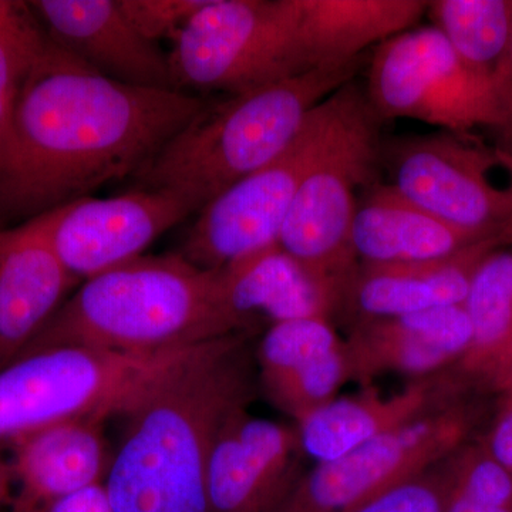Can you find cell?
Segmentation results:
<instances>
[{"label": "cell", "instance_id": "22", "mask_svg": "<svg viewBox=\"0 0 512 512\" xmlns=\"http://www.w3.org/2000/svg\"><path fill=\"white\" fill-rule=\"evenodd\" d=\"M225 302L252 328L274 323L329 319L342 311L343 288L293 258L279 244L218 269Z\"/></svg>", "mask_w": 512, "mask_h": 512}, {"label": "cell", "instance_id": "11", "mask_svg": "<svg viewBox=\"0 0 512 512\" xmlns=\"http://www.w3.org/2000/svg\"><path fill=\"white\" fill-rule=\"evenodd\" d=\"M335 93L313 109L288 150L198 212L178 254L202 269H222L278 244L299 185L329 136Z\"/></svg>", "mask_w": 512, "mask_h": 512}, {"label": "cell", "instance_id": "28", "mask_svg": "<svg viewBox=\"0 0 512 512\" xmlns=\"http://www.w3.org/2000/svg\"><path fill=\"white\" fill-rule=\"evenodd\" d=\"M46 42L42 29L30 33L0 30V140L9 126L23 80Z\"/></svg>", "mask_w": 512, "mask_h": 512}, {"label": "cell", "instance_id": "13", "mask_svg": "<svg viewBox=\"0 0 512 512\" xmlns=\"http://www.w3.org/2000/svg\"><path fill=\"white\" fill-rule=\"evenodd\" d=\"M303 457L296 427L235 414L212 451L211 512H275L302 476Z\"/></svg>", "mask_w": 512, "mask_h": 512}, {"label": "cell", "instance_id": "1", "mask_svg": "<svg viewBox=\"0 0 512 512\" xmlns=\"http://www.w3.org/2000/svg\"><path fill=\"white\" fill-rule=\"evenodd\" d=\"M207 101L116 82L47 39L0 140V214L30 220L134 177Z\"/></svg>", "mask_w": 512, "mask_h": 512}, {"label": "cell", "instance_id": "18", "mask_svg": "<svg viewBox=\"0 0 512 512\" xmlns=\"http://www.w3.org/2000/svg\"><path fill=\"white\" fill-rule=\"evenodd\" d=\"M255 362L259 389L296 423L350 382L345 339L329 319L274 323L259 342Z\"/></svg>", "mask_w": 512, "mask_h": 512}, {"label": "cell", "instance_id": "3", "mask_svg": "<svg viewBox=\"0 0 512 512\" xmlns=\"http://www.w3.org/2000/svg\"><path fill=\"white\" fill-rule=\"evenodd\" d=\"M252 329L228 308L218 269L144 255L80 282L20 356L60 346L153 355Z\"/></svg>", "mask_w": 512, "mask_h": 512}, {"label": "cell", "instance_id": "2", "mask_svg": "<svg viewBox=\"0 0 512 512\" xmlns=\"http://www.w3.org/2000/svg\"><path fill=\"white\" fill-rule=\"evenodd\" d=\"M251 332L195 346L119 417L107 493L116 512H211L208 468L222 429L258 392Z\"/></svg>", "mask_w": 512, "mask_h": 512}, {"label": "cell", "instance_id": "14", "mask_svg": "<svg viewBox=\"0 0 512 512\" xmlns=\"http://www.w3.org/2000/svg\"><path fill=\"white\" fill-rule=\"evenodd\" d=\"M50 42L128 86L177 90L168 53L124 15L119 0H35L28 3Z\"/></svg>", "mask_w": 512, "mask_h": 512}, {"label": "cell", "instance_id": "24", "mask_svg": "<svg viewBox=\"0 0 512 512\" xmlns=\"http://www.w3.org/2000/svg\"><path fill=\"white\" fill-rule=\"evenodd\" d=\"M463 306L470 320L471 342L454 367L485 392L488 376L512 348V251L498 248L485 256Z\"/></svg>", "mask_w": 512, "mask_h": 512}, {"label": "cell", "instance_id": "27", "mask_svg": "<svg viewBox=\"0 0 512 512\" xmlns=\"http://www.w3.org/2000/svg\"><path fill=\"white\" fill-rule=\"evenodd\" d=\"M450 457L355 512H446Z\"/></svg>", "mask_w": 512, "mask_h": 512}, {"label": "cell", "instance_id": "21", "mask_svg": "<svg viewBox=\"0 0 512 512\" xmlns=\"http://www.w3.org/2000/svg\"><path fill=\"white\" fill-rule=\"evenodd\" d=\"M109 414L57 421L13 440L16 500L26 508L104 483L113 451L106 436Z\"/></svg>", "mask_w": 512, "mask_h": 512}, {"label": "cell", "instance_id": "10", "mask_svg": "<svg viewBox=\"0 0 512 512\" xmlns=\"http://www.w3.org/2000/svg\"><path fill=\"white\" fill-rule=\"evenodd\" d=\"M365 92L380 123L410 119L450 133L504 124L493 80L464 64L431 25L377 46Z\"/></svg>", "mask_w": 512, "mask_h": 512}, {"label": "cell", "instance_id": "37", "mask_svg": "<svg viewBox=\"0 0 512 512\" xmlns=\"http://www.w3.org/2000/svg\"><path fill=\"white\" fill-rule=\"evenodd\" d=\"M510 134H511V136H512V128H511Z\"/></svg>", "mask_w": 512, "mask_h": 512}, {"label": "cell", "instance_id": "20", "mask_svg": "<svg viewBox=\"0 0 512 512\" xmlns=\"http://www.w3.org/2000/svg\"><path fill=\"white\" fill-rule=\"evenodd\" d=\"M501 241H483L437 261L357 265L343 293L342 311L357 320L392 318L463 305L483 259Z\"/></svg>", "mask_w": 512, "mask_h": 512}, {"label": "cell", "instance_id": "29", "mask_svg": "<svg viewBox=\"0 0 512 512\" xmlns=\"http://www.w3.org/2000/svg\"><path fill=\"white\" fill-rule=\"evenodd\" d=\"M205 3L207 0H119L131 25L154 43L173 40Z\"/></svg>", "mask_w": 512, "mask_h": 512}, {"label": "cell", "instance_id": "25", "mask_svg": "<svg viewBox=\"0 0 512 512\" xmlns=\"http://www.w3.org/2000/svg\"><path fill=\"white\" fill-rule=\"evenodd\" d=\"M426 15L464 64L493 80L512 35V0H433Z\"/></svg>", "mask_w": 512, "mask_h": 512}, {"label": "cell", "instance_id": "23", "mask_svg": "<svg viewBox=\"0 0 512 512\" xmlns=\"http://www.w3.org/2000/svg\"><path fill=\"white\" fill-rule=\"evenodd\" d=\"M478 242L483 241L420 210L389 184L370 185L352 225V248L359 264L437 261Z\"/></svg>", "mask_w": 512, "mask_h": 512}, {"label": "cell", "instance_id": "31", "mask_svg": "<svg viewBox=\"0 0 512 512\" xmlns=\"http://www.w3.org/2000/svg\"><path fill=\"white\" fill-rule=\"evenodd\" d=\"M23 508L25 512H116L104 483L83 488L32 508L23 505Z\"/></svg>", "mask_w": 512, "mask_h": 512}, {"label": "cell", "instance_id": "34", "mask_svg": "<svg viewBox=\"0 0 512 512\" xmlns=\"http://www.w3.org/2000/svg\"><path fill=\"white\" fill-rule=\"evenodd\" d=\"M512 390V348L505 353L503 359L494 367L485 382V392L501 397Z\"/></svg>", "mask_w": 512, "mask_h": 512}, {"label": "cell", "instance_id": "26", "mask_svg": "<svg viewBox=\"0 0 512 512\" xmlns=\"http://www.w3.org/2000/svg\"><path fill=\"white\" fill-rule=\"evenodd\" d=\"M512 507V474L474 437L450 457L446 512H495Z\"/></svg>", "mask_w": 512, "mask_h": 512}, {"label": "cell", "instance_id": "30", "mask_svg": "<svg viewBox=\"0 0 512 512\" xmlns=\"http://www.w3.org/2000/svg\"><path fill=\"white\" fill-rule=\"evenodd\" d=\"M480 439L491 456L512 474V390L498 397L497 412Z\"/></svg>", "mask_w": 512, "mask_h": 512}, {"label": "cell", "instance_id": "6", "mask_svg": "<svg viewBox=\"0 0 512 512\" xmlns=\"http://www.w3.org/2000/svg\"><path fill=\"white\" fill-rule=\"evenodd\" d=\"M192 348L128 355L60 346L26 353L0 370V441L12 443L74 417H119L148 384Z\"/></svg>", "mask_w": 512, "mask_h": 512}, {"label": "cell", "instance_id": "32", "mask_svg": "<svg viewBox=\"0 0 512 512\" xmlns=\"http://www.w3.org/2000/svg\"><path fill=\"white\" fill-rule=\"evenodd\" d=\"M493 86L498 106L503 114V128L510 133L512 128V35L507 52L493 74Z\"/></svg>", "mask_w": 512, "mask_h": 512}, {"label": "cell", "instance_id": "4", "mask_svg": "<svg viewBox=\"0 0 512 512\" xmlns=\"http://www.w3.org/2000/svg\"><path fill=\"white\" fill-rule=\"evenodd\" d=\"M359 63L312 70L207 101L134 175L137 187L170 192L198 214L221 192L288 150L313 109L352 82Z\"/></svg>", "mask_w": 512, "mask_h": 512}, {"label": "cell", "instance_id": "17", "mask_svg": "<svg viewBox=\"0 0 512 512\" xmlns=\"http://www.w3.org/2000/svg\"><path fill=\"white\" fill-rule=\"evenodd\" d=\"M47 212L0 229V370L15 362L76 288L47 235Z\"/></svg>", "mask_w": 512, "mask_h": 512}, {"label": "cell", "instance_id": "15", "mask_svg": "<svg viewBox=\"0 0 512 512\" xmlns=\"http://www.w3.org/2000/svg\"><path fill=\"white\" fill-rule=\"evenodd\" d=\"M473 392L481 390L451 367L414 379L389 396L366 386L356 396L335 397L295 427L303 454L315 463H325Z\"/></svg>", "mask_w": 512, "mask_h": 512}, {"label": "cell", "instance_id": "8", "mask_svg": "<svg viewBox=\"0 0 512 512\" xmlns=\"http://www.w3.org/2000/svg\"><path fill=\"white\" fill-rule=\"evenodd\" d=\"M473 392L303 471L275 512H355L473 440L484 414Z\"/></svg>", "mask_w": 512, "mask_h": 512}, {"label": "cell", "instance_id": "19", "mask_svg": "<svg viewBox=\"0 0 512 512\" xmlns=\"http://www.w3.org/2000/svg\"><path fill=\"white\" fill-rule=\"evenodd\" d=\"M292 46L298 74L359 62L367 47L413 29L424 0H292Z\"/></svg>", "mask_w": 512, "mask_h": 512}, {"label": "cell", "instance_id": "33", "mask_svg": "<svg viewBox=\"0 0 512 512\" xmlns=\"http://www.w3.org/2000/svg\"><path fill=\"white\" fill-rule=\"evenodd\" d=\"M40 26L29 9L28 3L0 0V30L13 33H30Z\"/></svg>", "mask_w": 512, "mask_h": 512}, {"label": "cell", "instance_id": "9", "mask_svg": "<svg viewBox=\"0 0 512 512\" xmlns=\"http://www.w3.org/2000/svg\"><path fill=\"white\" fill-rule=\"evenodd\" d=\"M292 23V0H207L171 40L175 89L234 96L296 76Z\"/></svg>", "mask_w": 512, "mask_h": 512}, {"label": "cell", "instance_id": "35", "mask_svg": "<svg viewBox=\"0 0 512 512\" xmlns=\"http://www.w3.org/2000/svg\"><path fill=\"white\" fill-rule=\"evenodd\" d=\"M15 485L12 463L0 456V508H12L16 500Z\"/></svg>", "mask_w": 512, "mask_h": 512}, {"label": "cell", "instance_id": "7", "mask_svg": "<svg viewBox=\"0 0 512 512\" xmlns=\"http://www.w3.org/2000/svg\"><path fill=\"white\" fill-rule=\"evenodd\" d=\"M390 187L470 237L512 247V153L468 133L397 140L387 154Z\"/></svg>", "mask_w": 512, "mask_h": 512}, {"label": "cell", "instance_id": "5", "mask_svg": "<svg viewBox=\"0 0 512 512\" xmlns=\"http://www.w3.org/2000/svg\"><path fill=\"white\" fill-rule=\"evenodd\" d=\"M329 136L303 177L279 247L345 293L357 261L352 248L357 190L370 187L379 157V124L365 90L340 87Z\"/></svg>", "mask_w": 512, "mask_h": 512}, {"label": "cell", "instance_id": "36", "mask_svg": "<svg viewBox=\"0 0 512 512\" xmlns=\"http://www.w3.org/2000/svg\"><path fill=\"white\" fill-rule=\"evenodd\" d=\"M10 512H25V508H23V505L20 504L18 500H15L12 508H10Z\"/></svg>", "mask_w": 512, "mask_h": 512}, {"label": "cell", "instance_id": "16", "mask_svg": "<svg viewBox=\"0 0 512 512\" xmlns=\"http://www.w3.org/2000/svg\"><path fill=\"white\" fill-rule=\"evenodd\" d=\"M470 342L463 305L357 320L345 339L350 380L366 387L392 373L412 380L437 375L456 366Z\"/></svg>", "mask_w": 512, "mask_h": 512}, {"label": "cell", "instance_id": "12", "mask_svg": "<svg viewBox=\"0 0 512 512\" xmlns=\"http://www.w3.org/2000/svg\"><path fill=\"white\" fill-rule=\"evenodd\" d=\"M190 215L191 208L174 194L136 187L47 211V235L64 271L80 284L141 258L157 238Z\"/></svg>", "mask_w": 512, "mask_h": 512}]
</instances>
